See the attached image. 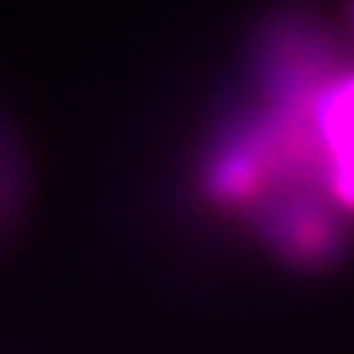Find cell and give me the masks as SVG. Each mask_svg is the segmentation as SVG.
I'll use <instances>...</instances> for the list:
<instances>
[{
  "instance_id": "obj_1",
  "label": "cell",
  "mask_w": 354,
  "mask_h": 354,
  "mask_svg": "<svg viewBox=\"0 0 354 354\" xmlns=\"http://www.w3.org/2000/svg\"><path fill=\"white\" fill-rule=\"evenodd\" d=\"M335 69V43L315 20H276L256 53V79L276 112L302 115Z\"/></svg>"
},
{
  "instance_id": "obj_2",
  "label": "cell",
  "mask_w": 354,
  "mask_h": 354,
  "mask_svg": "<svg viewBox=\"0 0 354 354\" xmlns=\"http://www.w3.org/2000/svg\"><path fill=\"white\" fill-rule=\"evenodd\" d=\"M335 210L342 207L331 194L318 197L312 190H289L259 203L256 227L263 240L292 266L322 269L335 263L348 246V233Z\"/></svg>"
},
{
  "instance_id": "obj_3",
  "label": "cell",
  "mask_w": 354,
  "mask_h": 354,
  "mask_svg": "<svg viewBox=\"0 0 354 354\" xmlns=\"http://www.w3.org/2000/svg\"><path fill=\"white\" fill-rule=\"evenodd\" d=\"M312 131L325 151V190L342 210H354V73H338L312 102Z\"/></svg>"
},
{
  "instance_id": "obj_4",
  "label": "cell",
  "mask_w": 354,
  "mask_h": 354,
  "mask_svg": "<svg viewBox=\"0 0 354 354\" xmlns=\"http://www.w3.org/2000/svg\"><path fill=\"white\" fill-rule=\"evenodd\" d=\"M351 24H354V0H351Z\"/></svg>"
}]
</instances>
